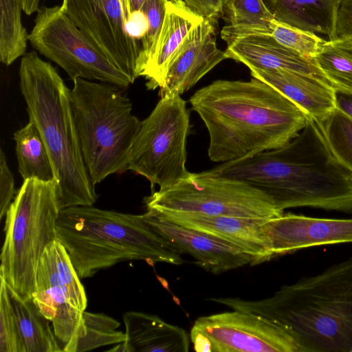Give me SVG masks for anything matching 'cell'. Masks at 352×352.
<instances>
[{
	"label": "cell",
	"instance_id": "obj_1",
	"mask_svg": "<svg viewBox=\"0 0 352 352\" xmlns=\"http://www.w3.org/2000/svg\"><path fill=\"white\" fill-rule=\"evenodd\" d=\"M206 172L263 192L283 212L311 207L352 213V173L338 161L318 123L310 118L285 146Z\"/></svg>",
	"mask_w": 352,
	"mask_h": 352
},
{
	"label": "cell",
	"instance_id": "obj_2",
	"mask_svg": "<svg viewBox=\"0 0 352 352\" xmlns=\"http://www.w3.org/2000/svg\"><path fill=\"white\" fill-rule=\"evenodd\" d=\"M189 102L209 134L210 160L225 163L282 147L305 127L309 117L267 83L217 80Z\"/></svg>",
	"mask_w": 352,
	"mask_h": 352
},
{
	"label": "cell",
	"instance_id": "obj_3",
	"mask_svg": "<svg viewBox=\"0 0 352 352\" xmlns=\"http://www.w3.org/2000/svg\"><path fill=\"white\" fill-rule=\"evenodd\" d=\"M208 300L280 324L304 352L352 351V257L282 286L267 298Z\"/></svg>",
	"mask_w": 352,
	"mask_h": 352
},
{
	"label": "cell",
	"instance_id": "obj_4",
	"mask_svg": "<svg viewBox=\"0 0 352 352\" xmlns=\"http://www.w3.org/2000/svg\"><path fill=\"white\" fill-rule=\"evenodd\" d=\"M56 234L80 278L129 260L151 265L184 262L181 254L145 222L142 214L93 206L67 207L59 213Z\"/></svg>",
	"mask_w": 352,
	"mask_h": 352
},
{
	"label": "cell",
	"instance_id": "obj_5",
	"mask_svg": "<svg viewBox=\"0 0 352 352\" xmlns=\"http://www.w3.org/2000/svg\"><path fill=\"white\" fill-rule=\"evenodd\" d=\"M19 79L29 120L39 130L51 159L62 209L94 206L98 197L80 148L69 89L34 51L22 56Z\"/></svg>",
	"mask_w": 352,
	"mask_h": 352
},
{
	"label": "cell",
	"instance_id": "obj_6",
	"mask_svg": "<svg viewBox=\"0 0 352 352\" xmlns=\"http://www.w3.org/2000/svg\"><path fill=\"white\" fill-rule=\"evenodd\" d=\"M69 89L83 161L95 186L107 176L128 170L141 122L123 89L78 78Z\"/></svg>",
	"mask_w": 352,
	"mask_h": 352
},
{
	"label": "cell",
	"instance_id": "obj_7",
	"mask_svg": "<svg viewBox=\"0 0 352 352\" xmlns=\"http://www.w3.org/2000/svg\"><path fill=\"white\" fill-rule=\"evenodd\" d=\"M62 210L56 180L26 179L6 214L0 255V276L22 299L32 298L38 261L56 239V223Z\"/></svg>",
	"mask_w": 352,
	"mask_h": 352
},
{
	"label": "cell",
	"instance_id": "obj_8",
	"mask_svg": "<svg viewBox=\"0 0 352 352\" xmlns=\"http://www.w3.org/2000/svg\"><path fill=\"white\" fill-rule=\"evenodd\" d=\"M141 122L133 143L128 170L147 179L159 189L171 187L189 176L186 141L190 131L186 101L164 94Z\"/></svg>",
	"mask_w": 352,
	"mask_h": 352
},
{
	"label": "cell",
	"instance_id": "obj_9",
	"mask_svg": "<svg viewBox=\"0 0 352 352\" xmlns=\"http://www.w3.org/2000/svg\"><path fill=\"white\" fill-rule=\"evenodd\" d=\"M147 210L269 219L282 214L271 198L248 184L206 171L190 173L177 184L144 198Z\"/></svg>",
	"mask_w": 352,
	"mask_h": 352
},
{
	"label": "cell",
	"instance_id": "obj_10",
	"mask_svg": "<svg viewBox=\"0 0 352 352\" xmlns=\"http://www.w3.org/2000/svg\"><path fill=\"white\" fill-rule=\"evenodd\" d=\"M29 41L73 81L78 78L96 80L123 89L133 84L74 23L61 5L43 6L37 11Z\"/></svg>",
	"mask_w": 352,
	"mask_h": 352
},
{
	"label": "cell",
	"instance_id": "obj_11",
	"mask_svg": "<svg viewBox=\"0 0 352 352\" xmlns=\"http://www.w3.org/2000/svg\"><path fill=\"white\" fill-rule=\"evenodd\" d=\"M32 299L52 322L63 352H76L78 340L85 332L82 314L87 298L67 252L57 239L38 261Z\"/></svg>",
	"mask_w": 352,
	"mask_h": 352
},
{
	"label": "cell",
	"instance_id": "obj_12",
	"mask_svg": "<svg viewBox=\"0 0 352 352\" xmlns=\"http://www.w3.org/2000/svg\"><path fill=\"white\" fill-rule=\"evenodd\" d=\"M190 338L197 352H304L280 324L237 309L198 318Z\"/></svg>",
	"mask_w": 352,
	"mask_h": 352
},
{
	"label": "cell",
	"instance_id": "obj_13",
	"mask_svg": "<svg viewBox=\"0 0 352 352\" xmlns=\"http://www.w3.org/2000/svg\"><path fill=\"white\" fill-rule=\"evenodd\" d=\"M61 6L74 23L132 83L140 76L142 45L127 31L131 15L128 0H63Z\"/></svg>",
	"mask_w": 352,
	"mask_h": 352
},
{
	"label": "cell",
	"instance_id": "obj_14",
	"mask_svg": "<svg viewBox=\"0 0 352 352\" xmlns=\"http://www.w3.org/2000/svg\"><path fill=\"white\" fill-rule=\"evenodd\" d=\"M262 228L272 258L320 245L352 243V218L287 213L265 220Z\"/></svg>",
	"mask_w": 352,
	"mask_h": 352
},
{
	"label": "cell",
	"instance_id": "obj_15",
	"mask_svg": "<svg viewBox=\"0 0 352 352\" xmlns=\"http://www.w3.org/2000/svg\"><path fill=\"white\" fill-rule=\"evenodd\" d=\"M142 216L145 222L180 254L190 255L197 265L213 274L254 265L250 255L227 241L166 221L148 210Z\"/></svg>",
	"mask_w": 352,
	"mask_h": 352
},
{
	"label": "cell",
	"instance_id": "obj_16",
	"mask_svg": "<svg viewBox=\"0 0 352 352\" xmlns=\"http://www.w3.org/2000/svg\"><path fill=\"white\" fill-rule=\"evenodd\" d=\"M147 210L162 219L204 232L238 247L253 258L254 265L273 258L262 228L266 219L173 210Z\"/></svg>",
	"mask_w": 352,
	"mask_h": 352
},
{
	"label": "cell",
	"instance_id": "obj_17",
	"mask_svg": "<svg viewBox=\"0 0 352 352\" xmlns=\"http://www.w3.org/2000/svg\"><path fill=\"white\" fill-rule=\"evenodd\" d=\"M227 58L217 45L214 23L204 19L189 32L173 58L160 96L182 95Z\"/></svg>",
	"mask_w": 352,
	"mask_h": 352
},
{
	"label": "cell",
	"instance_id": "obj_18",
	"mask_svg": "<svg viewBox=\"0 0 352 352\" xmlns=\"http://www.w3.org/2000/svg\"><path fill=\"white\" fill-rule=\"evenodd\" d=\"M223 40L227 43L225 52L228 58L242 63L250 70L283 69L312 76L327 82L314 59L283 46L270 34L245 33Z\"/></svg>",
	"mask_w": 352,
	"mask_h": 352
},
{
	"label": "cell",
	"instance_id": "obj_19",
	"mask_svg": "<svg viewBox=\"0 0 352 352\" xmlns=\"http://www.w3.org/2000/svg\"><path fill=\"white\" fill-rule=\"evenodd\" d=\"M250 73L276 89L317 122L336 109V91L316 77L283 69H252Z\"/></svg>",
	"mask_w": 352,
	"mask_h": 352
},
{
	"label": "cell",
	"instance_id": "obj_20",
	"mask_svg": "<svg viewBox=\"0 0 352 352\" xmlns=\"http://www.w3.org/2000/svg\"><path fill=\"white\" fill-rule=\"evenodd\" d=\"M125 340L109 350L121 352H188L190 336L158 316L139 311L123 314Z\"/></svg>",
	"mask_w": 352,
	"mask_h": 352
},
{
	"label": "cell",
	"instance_id": "obj_21",
	"mask_svg": "<svg viewBox=\"0 0 352 352\" xmlns=\"http://www.w3.org/2000/svg\"><path fill=\"white\" fill-rule=\"evenodd\" d=\"M204 19L191 11L182 0H168L162 29L154 54L141 76L148 89L164 86L169 65L193 28Z\"/></svg>",
	"mask_w": 352,
	"mask_h": 352
},
{
	"label": "cell",
	"instance_id": "obj_22",
	"mask_svg": "<svg viewBox=\"0 0 352 352\" xmlns=\"http://www.w3.org/2000/svg\"><path fill=\"white\" fill-rule=\"evenodd\" d=\"M339 0H276L270 10L276 21L330 36Z\"/></svg>",
	"mask_w": 352,
	"mask_h": 352
},
{
	"label": "cell",
	"instance_id": "obj_23",
	"mask_svg": "<svg viewBox=\"0 0 352 352\" xmlns=\"http://www.w3.org/2000/svg\"><path fill=\"white\" fill-rule=\"evenodd\" d=\"M8 290L26 352H63L50 326V320L33 299L23 300L11 289Z\"/></svg>",
	"mask_w": 352,
	"mask_h": 352
},
{
	"label": "cell",
	"instance_id": "obj_24",
	"mask_svg": "<svg viewBox=\"0 0 352 352\" xmlns=\"http://www.w3.org/2000/svg\"><path fill=\"white\" fill-rule=\"evenodd\" d=\"M19 172L24 180L52 182L51 159L39 130L31 120L14 134Z\"/></svg>",
	"mask_w": 352,
	"mask_h": 352
},
{
	"label": "cell",
	"instance_id": "obj_25",
	"mask_svg": "<svg viewBox=\"0 0 352 352\" xmlns=\"http://www.w3.org/2000/svg\"><path fill=\"white\" fill-rule=\"evenodd\" d=\"M224 13L228 24L221 31V38L245 33L270 34L274 18L263 0H225Z\"/></svg>",
	"mask_w": 352,
	"mask_h": 352
},
{
	"label": "cell",
	"instance_id": "obj_26",
	"mask_svg": "<svg viewBox=\"0 0 352 352\" xmlns=\"http://www.w3.org/2000/svg\"><path fill=\"white\" fill-rule=\"evenodd\" d=\"M313 59L335 91L352 93V39L327 41Z\"/></svg>",
	"mask_w": 352,
	"mask_h": 352
},
{
	"label": "cell",
	"instance_id": "obj_27",
	"mask_svg": "<svg viewBox=\"0 0 352 352\" xmlns=\"http://www.w3.org/2000/svg\"><path fill=\"white\" fill-rule=\"evenodd\" d=\"M20 0H0V60L8 66L25 54L29 34L21 21Z\"/></svg>",
	"mask_w": 352,
	"mask_h": 352
},
{
	"label": "cell",
	"instance_id": "obj_28",
	"mask_svg": "<svg viewBox=\"0 0 352 352\" xmlns=\"http://www.w3.org/2000/svg\"><path fill=\"white\" fill-rule=\"evenodd\" d=\"M85 332L78 340L76 352L91 351L98 347L124 341L125 333L116 330L120 322L101 313L83 311Z\"/></svg>",
	"mask_w": 352,
	"mask_h": 352
},
{
	"label": "cell",
	"instance_id": "obj_29",
	"mask_svg": "<svg viewBox=\"0 0 352 352\" xmlns=\"http://www.w3.org/2000/svg\"><path fill=\"white\" fill-rule=\"evenodd\" d=\"M318 123L333 155L352 173V119L336 108Z\"/></svg>",
	"mask_w": 352,
	"mask_h": 352
},
{
	"label": "cell",
	"instance_id": "obj_30",
	"mask_svg": "<svg viewBox=\"0 0 352 352\" xmlns=\"http://www.w3.org/2000/svg\"><path fill=\"white\" fill-rule=\"evenodd\" d=\"M270 28V35L279 43L309 59H313L327 41L315 33L298 29L275 19L272 22Z\"/></svg>",
	"mask_w": 352,
	"mask_h": 352
},
{
	"label": "cell",
	"instance_id": "obj_31",
	"mask_svg": "<svg viewBox=\"0 0 352 352\" xmlns=\"http://www.w3.org/2000/svg\"><path fill=\"white\" fill-rule=\"evenodd\" d=\"M0 352H26L8 287L0 276Z\"/></svg>",
	"mask_w": 352,
	"mask_h": 352
},
{
	"label": "cell",
	"instance_id": "obj_32",
	"mask_svg": "<svg viewBox=\"0 0 352 352\" xmlns=\"http://www.w3.org/2000/svg\"><path fill=\"white\" fill-rule=\"evenodd\" d=\"M168 0H146L140 9L148 20L147 32L142 40L140 56V76L153 56L162 29Z\"/></svg>",
	"mask_w": 352,
	"mask_h": 352
},
{
	"label": "cell",
	"instance_id": "obj_33",
	"mask_svg": "<svg viewBox=\"0 0 352 352\" xmlns=\"http://www.w3.org/2000/svg\"><path fill=\"white\" fill-rule=\"evenodd\" d=\"M329 41L352 39V0H339Z\"/></svg>",
	"mask_w": 352,
	"mask_h": 352
},
{
	"label": "cell",
	"instance_id": "obj_34",
	"mask_svg": "<svg viewBox=\"0 0 352 352\" xmlns=\"http://www.w3.org/2000/svg\"><path fill=\"white\" fill-rule=\"evenodd\" d=\"M15 194L13 175L8 166L6 155L0 151V218L6 216Z\"/></svg>",
	"mask_w": 352,
	"mask_h": 352
},
{
	"label": "cell",
	"instance_id": "obj_35",
	"mask_svg": "<svg viewBox=\"0 0 352 352\" xmlns=\"http://www.w3.org/2000/svg\"><path fill=\"white\" fill-rule=\"evenodd\" d=\"M194 13L214 23L223 15L225 0H182Z\"/></svg>",
	"mask_w": 352,
	"mask_h": 352
},
{
	"label": "cell",
	"instance_id": "obj_36",
	"mask_svg": "<svg viewBox=\"0 0 352 352\" xmlns=\"http://www.w3.org/2000/svg\"><path fill=\"white\" fill-rule=\"evenodd\" d=\"M336 108L352 119V93L336 91Z\"/></svg>",
	"mask_w": 352,
	"mask_h": 352
},
{
	"label": "cell",
	"instance_id": "obj_37",
	"mask_svg": "<svg viewBox=\"0 0 352 352\" xmlns=\"http://www.w3.org/2000/svg\"><path fill=\"white\" fill-rule=\"evenodd\" d=\"M23 11L28 15L37 12L40 0H20Z\"/></svg>",
	"mask_w": 352,
	"mask_h": 352
},
{
	"label": "cell",
	"instance_id": "obj_38",
	"mask_svg": "<svg viewBox=\"0 0 352 352\" xmlns=\"http://www.w3.org/2000/svg\"><path fill=\"white\" fill-rule=\"evenodd\" d=\"M146 0H128L130 12L140 10Z\"/></svg>",
	"mask_w": 352,
	"mask_h": 352
},
{
	"label": "cell",
	"instance_id": "obj_39",
	"mask_svg": "<svg viewBox=\"0 0 352 352\" xmlns=\"http://www.w3.org/2000/svg\"><path fill=\"white\" fill-rule=\"evenodd\" d=\"M269 10L271 9L276 0H263Z\"/></svg>",
	"mask_w": 352,
	"mask_h": 352
},
{
	"label": "cell",
	"instance_id": "obj_40",
	"mask_svg": "<svg viewBox=\"0 0 352 352\" xmlns=\"http://www.w3.org/2000/svg\"><path fill=\"white\" fill-rule=\"evenodd\" d=\"M174 1H177V0H174Z\"/></svg>",
	"mask_w": 352,
	"mask_h": 352
}]
</instances>
